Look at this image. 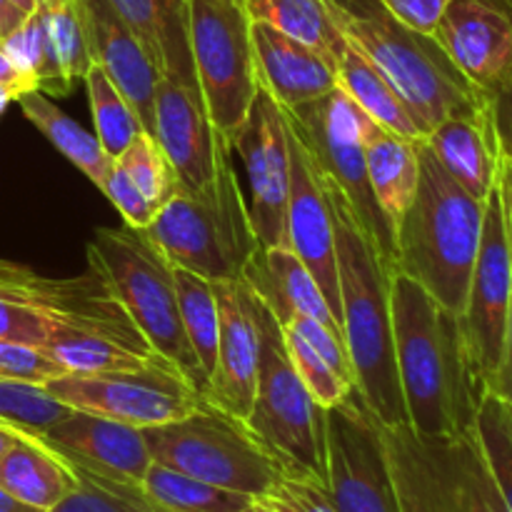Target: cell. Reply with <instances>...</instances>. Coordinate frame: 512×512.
Wrapping results in <instances>:
<instances>
[{
    "label": "cell",
    "instance_id": "obj_1",
    "mask_svg": "<svg viewBox=\"0 0 512 512\" xmlns=\"http://www.w3.org/2000/svg\"><path fill=\"white\" fill-rule=\"evenodd\" d=\"M390 305L408 425L423 438L473 433L488 390L470 358L460 315L403 273H393Z\"/></svg>",
    "mask_w": 512,
    "mask_h": 512
},
{
    "label": "cell",
    "instance_id": "obj_2",
    "mask_svg": "<svg viewBox=\"0 0 512 512\" xmlns=\"http://www.w3.org/2000/svg\"><path fill=\"white\" fill-rule=\"evenodd\" d=\"M323 183V180H320ZM335 228L338 258L340 325L355 375V390L385 428L408 425L398 363H395L393 305L390 283L393 270L385 265L373 240L355 218L343 193L325 185Z\"/></svg>",
    "mask_w": 512,
    "mask_h": 512
},
{
    "label": "cell",
    "instance_id": "obj_3",
    "mask_svg": "<svg viewBox=\"0 0 512 512\" xmlns=\"http://www.w3.org/2000/svg\"><path fill=\"white\" fill-rule=\"evenodd\" d=\"M483 220L485 200L455 183L420 138L418 190L395 228L393 273L408 275L443 308L463 315Z\"/></svg>",
    "mask_w": 512,
    "mask_h": 512
},
{
    "label": "cell",
    "instance_id": "obj_4",
    "mask_svg": "<svg viewBox=\"0 0 512 512\" xmlns=\"http://www.w3.org/2000/svg\"><path fill=\"white\" fill-rule=\"evenodd\" d=\"M345 40L368 58L405 100L423 133L445 118L488 103L438 40L395 18L383 0H320Z\"/></svg>",
    "mask_w": 512,
    "mask_h": 512
},
{
    "label": "cell",
    "instance_id": "obj_5",
    "mask_svg": "<svg viewBox=\"0 0 512 512\" xmlns=\"http://www.w3.org/2000/svg\"><path fill=\"white\" fill-rule=\"evenodd\" d=\"M143 233L175 268L213 283L243 280L245 265L263 248L255 238L248 198L233 168L230 140L220 145L213 180L198 193L178 190Z\"/></svg>",
    "mask_w": 512,
    "mask_h": 512
},
{
    "label": "cell",
    "instance_id": "obj_6",
    "mask_svg": "<svg viewBox=\"0 0 512 512\" xmlns=\"http://www.w3.org/2000/svg\"><path fill=\"white\" fill-rule=\"evenodd\" d=\"M248 295L258 330V385L245 428L283 475L325 485V408L300 380L273 310L250 288Z\"/></svg>",
    "mask_w": 512,
    "mask_h": 512
},
{
    "label": "cell",
    "instance_id": "obj_7",
    "mask_svg": "<svg viewBox=\"0 0 512 512\" xmlns=\"http://www.w3.org/2000/svg\"><path fill=\"white\" fill-rule=\"evenodd\" d=\"M88 268L103 278L145 343L203 395L208 378L185 335L173 265L155 250L143 230L128 225L95 230L88 240Z\"/></svg>",
    "mask_w": 512,
    "mask_h": 512
},
{
    "label": "cell",
    "instance_id": "obj_8",
    "mask_svg": "<svg viewBox=\"0 0 512 512\" xmlns=\"http://www.w3.org/2000/svg\"><path fill=\"white\" fill-rule=\"evenodd\" d=\"M65 330H95L153 350L93 268L53 280L0 260V338L45 348Z\"/></svg>",
    "mask_w": 512,
    "mask_h": 512
},
{
    "label": "cell",
    "instance_id": "obj_9",
    "mask_svg": "<svg viewBox=\"0 0 512 512\" xmlns=\"http://www.w3.org/2000/svg\"><path fill=\"white\" fill-rule=\"evenodd\" d=\"M280 110H283L290 133L313 158L320 180L343 193L360 228L368 233L380 258L393 270V225L375 203L368 180V165H365V135L378 123L338 85L313 103Z\"/></svg>",
    "mask_w": 512,
    "mask_h": 512
},
{
    "label": "cell",
    "instance_id": "obj_10",
    "mask_svg": "<svg viewBox=\"0 0 512 512\" xmlns=\"http://www.w3.org/2000/svg\"><path fill=\"white\" fill-rule=\"evenodd\" d=\"M143 438L153 463L248 498H263L283 478L243 420L213 408L205 398L185 418L143 428Z\"/></svg>",
    "mask_w": 512,
    "mask_h": 512
},
{
    "label": "cell",
    "instance_id": "obj_11",
    "mask_svg": "<svg viewBox=\"0 0 512 512\" xmlns=\"http://www.w3.org/2000/svg\"><path fill=\"white\" fill-rule=\"evenodd\" d=\"M385 443L403 512H508L475 430L423 438L400 425L385 428Z\"/></svg>",
    "mask_w": 512,
    "mask_h": 512
},
{
    "label": "cell",
    "instance_id": "obj_12",
    "mask_svg": "<svg viewBox=\"0 0 512 512\" xmlns=\"http://www.w3.org/2000/svg\"><path fill=\"white\" fill-rule=\"evenodd\" d=\"M188 43L205 110L230 140L260 88L245 0H188Z\"/></svg>",
    "mask_w": 512,
    "mask_h": 512
},
{
    "label": "cell",
    "instance_id": "obj_13",
    "mask_svg": "<svg viewBox=\"0 0 512 512\" xmlns=\"http://www.w3.org/2000/svg\"><path fill=\"white\" fill-rule=\"evenodd\" d=\"M325 490L338 512H403L385 428L358 390L325 410Z\"/></svg>",
    "mask_w": 512,
    "mask_h": 512
},
{
    "label": "cell",
    "instance_id": "obj_14",
    "mask_svg": "<svg viewBox=\"0 0 512 512\" xmlns=\"http://www.w3.org/2000/svg\"><path fill=\"white\" fill-rule=\"evenodd\" d=\"M43 388L68 408L140 430L185 418L203 403L200 390L165 360L118 373H65L43 383Z\"/></svg>",
    "mask_w": 512,
    "mask_h": 512
},
{
    "label": "cell",
    "instance_id": "obj_15",
    "mask_svg": "<svg viewBox=\"0 0 512 512\" xmlns=\"http://www.w3.org/2000/svg\"><path fill=\"white\" fill-rule=\"evenodd\" d=\"M248 180V210L260 248L285 245V213L290 193L288 125L280 105L258 88L250 113L230 138Z\"/></svg>",
    "mask_w": 512,
    "mask_h": 512
},
{
    "label": "cell",
    "instance_id": "obj_16",
    "mask_svg": "<svg viewBox=\"0 0 512 512\" xmlns=\"http://www.w3.org/2000/svg\"><path fill=\"white\" fill-rule=\"evenodd\" d=\"M510 303L512 260L508 235H505L503 203H500V190L495 183L485 200L483 240H480L478 260H475L473 278H470L465 310L460 315L470 358H473L480 380L485 383V390H488V383L493 380L500 355H503Z\"/></svg>",
    "mask_w": 512,
    "mask_h": 512
},
{
    "label": "cell",
    "instance_id": "obj_17",
    "mask_svg": "<svg viewBox=\"0 0 512 512\" xmlns=\"http://www.w3.org/2000/svg\"><path fill=\"white\" fill-rule=\"evenodd\" d=\"M470 85L493 98L512 78V10L503 0H450L433 30Z\"/></svg>",
    "mask_w": 512,
    "mask_h": 512
},
{
    "label": "cell",
    "instance_id": "obj_18",
    "mask_svg": "<svg viewBox=\"0 0 512 512\" xmlns=\"http://www.w3.org/2000/svg\"><path fill=\"white\" fill-rule=\"evenodd\" d=\"M178 173L180 190L198 193L213 180L223 133L205 110L198 78L160 73L155 85V133Z\"/></svg>",
    "mask_w": 512,
    "mask_h": 512
},
{
    "label": "cell",
    "instance_id": "obj_19",
    "mask_svg": "<svg viewBox=\"0 0 512 512\" xmlns=\"http://www.w3.org/2000/svg\"><path fill=\"white\" fill-rule=\"evenodd\" d=\"M40 440L70 468L108 483L140 488L153 465L143 430L85 410H70L63 420L50 425Z\"/></svg>",
    "mask_w": 512,
    "mask_h": 512
},
{
    "label": "cell",
    "instance_id": "obj_20",
    "mask_svg": "<svg viewBox=\"0 0 512 512\" xmlns=\"http://www.w3.org/2000/svg\"><path fill=\"white\" fill-rule=\"evenodd\" d=\"M288 125V123H285ZM290 193L288 213H285V248L293 250L315 283L323 288L330 308L340 323V285L338 258H335V228L333 210L325 195L313 158L290 133ZM343 328V325H340Z\"/></svg>",
    "mask_w": 512,
    "mask_h": 512
},
{
    "label": "cell",
    "instance_id": "obj_21",
    "mask_svg": "<svg viewBox=\"0 0 512 512\" xmlns=\"http://www.w3.org/2000/svg\"><path fill=\"white\" fill-rule=\"evenodd\" d=\"M213 285L220 310V340L203 398L213 408L245 423L258 385V330L250 310L248 285L245 280H223Z\"/></svg>",
    "mask_w": 512,
    "mask_h": 512
},
{
    "label": "cell",
    "instance_id": "obj_22",
    "mask_svg": "<svg viewBox=\"0 0 512 512\" xmlns=\"http://www.w3.org/2000/svg\"><path fill=\"white\" fill-rule=\"evenodd\" d=\"M93 63L103 68L138 115L145 133H155V85L160 70L108 0H83Z\"/></svg>",
    "mask_w": 512,
    "mask_h": 512
},
{
    "label": "cell",
    "instance_id": "obj_23",
    "mask_svg": "<svg viewBox=\"0 0 512 512\" xmlns=\"http://www.w3.org/2000/svg\"><path fill=\"white\" fill-rule=\"evenodd\" d=\"M258 85L280 108L313 103L338 85L335 65L320 50L253 20Z\"/></svg>",
    "mask_w": 512,
    "mask_h": 512
},
{
    "label": "cell",
    "instance_id": "obj_24",
    "mask_svg": "<svg viewBox=\"0 0 512 512\" xmlns=\"http://www.w3.org/2000/svg\"><path fill=\"white\" fill-rule=\"evenodd\" d=\"M425 143L455 183L463 185L478 200H488L500 170L490 100L445 118L425 135Z\"/></svg>",
    "mask_w": 512,
    "mask_h": 512
},
{
    "label": "cell",
    "instance_id": "obj_25",
    "mask_svg": "<svg viewBox=\"0 0 512 512\" xmlns=\"http://www.w3.org/2000/svg\"><path fill=\"white\" fill-rule=\"evenodd\" d=\"M243 280L273 310L280 325L300 315V318L318 320L343 335L323 288L315 283L303 260L285 245L258 250L245 265Z\"/></svg>",
    "mask_w": 512,
    "mask_h": 512
},
{
    "label": "cell",
    "instance_id": "obj_26",
    "mask_svg": "<svg viewBox=\"0 0 512 512\" xmlns=\"http://www.w3.org/2000/svg\"><path fill=\"white\" fill-rule=\"evenodd\" d=\"M160 73L195 75L188 43V0H108Z\"/></svg>",
    "mask_w": 512,
    "mask_h": 512
},
{
    "label": "cell",
    "instance_id": "obj_27",
    "mask_svg": "<svg viewBox=\"0 0 512 512\" xmlns=\"http://www.w3.org/2000/svg\"><path fill=\"white\" fill-rule=\"evenodd\" d=\"M363 145L370 190L395 233L418 190L420 138H405L383 125H375L365 135Z\"/></svg>",
    "mask_w": 512,
    "mask_h": 512
},
{
    "label": "cell",
    "instance_id": "obj_28",
    "mask_svg": "<svg viewBox=\"0 0 512 512\" xmlns=\"http://www.w3.org/2000/svg\"><path fill=\"white\" fill-rule=\"evenodd\" d=\"M75 485L73 468L40 438H18L0 458V488L30 508L50 512Z\"/></svg>",
    "mask_w": 512,
    "mask_h": 512
},
{
    "label": "cell",
    "instance_id": "obj_29",
    "mask_svg": "<svg viewBox=\"0 0 512 512\" xmlns=\"http://www.w3.org/2000/svg\"><path fill=\"white\" fill-rule=\"evenodd\" d=\"M35 10L48 40V73L40 90L65 95L93 68L83 0H38Z\"/></svg>",
    "mask_w": 512,
    "mask_h": 512
},
{
    "label": "cell",
    "instance_id": "obj_30",
    "mask_svg": "<svg viewBox=\"0 0 512 512\" xmlns=\"http://www.w3.org/2000/svg\"><path fill=\"white\" fill-rule=\"evenodd\" d=\"M335 80H338V88L348 98H353L378 125L405 135V138H425L423 128L410 113L405 100L395 93L383 73L368 58H363L348 40L335 55Z\"/></svg>",
    "mask_w": 512,
    "mask_h": 512
},
{
    "label": "cell",
    "instance_id": "obj_31",
    "mask_svg": "<svg viewBox=\"0 0 512 512\" xmlns=\"http://www.w3.org/2000/svg\"><path fill=\"white\" fill-rule=\"evenodd\" d=\"M15 103L20 105L25 118L55 145L58 153L68 163H73L95 188H100L110 165H113V158L103 150L98 135L85 130L78 120H73L65 110H60L43 90L23 93Z\"/></svg>",
    "mask_w": 512,
    "mask_h": 512
},
{
    "label": "cell",
    "instance_id": "obj_32",
    "mask_svg": "<svg viewBox=\"0 0 512 512\" xmlns=\"http://www.w3.org/2000/svg\"><path fill=\"white\" fill-rule=\"evenodd\" d=\"M43 350L65 373L75 375L140 370L145 365L163 360L155 350L138 348V345L125 343L115 335L95 333V330H65Z\"/></svg>",
    "mask_w": 512,
    "mask_h": 512
},
{
    "label": "cell",
    "instance_id": "obj_33",
    "mask_svg": "<svg viewBox=\"0 0 512 512\" xmlns=\"http://www.w3.org/2000/svg\"><path fill=\"white\" fill-rule=\"evenodd\" d=\"M140 490L163 512H240L253 500L243 493L195 480L160 463L150 465Z\"/></svg>",
    "mask_w": 512,
    "mask_h": 512
},
{
    "label": "cell",
    "instance_id": "obj_34",
    "mask_svg": "<svg viewBox=\"0 0 512 512\" xmlns=\"http://www.w3.org/2000/svg\"><path fill=\"white\" fill-rule=\"evenodd\" d=\"M250 18L273 25L280 33L320 50L335 65L345 38L320 0H245Z\"/></svg>",
    "mask_w": 512,
    "mask_h": 512
},
{
    "label": "cell",
    "instance_id": "obj_35",
    "mask_svg": "<svg viewBox=\"0 0 512 512\" xmlns=\"http://www.w3.org/2000/svg\"><path fill=\"white\" fill-rule=\"evenodd\" d=\"M175 290H178L180 318H183L185 335L203 368L205 378H210L218 358V340H220V310L218 298H215L213 280L195 275L190 270L175 268L173 265Z\"/></svg>",
    "mask_w": 512,
    "mask_h": 512
},
{
    "label": "cell",
    "instance_id": "obj_36",
    "mask_svg": "<svg viewBox=\"0 0 512 512\" xmlns=\"http://www.w3.org/2000/svg\"><path fill=\"white\" fill-rule=\"evenodd\" d=\"M83 83L88 88L95 135H98L100 145L110 158H120V153L133 143L135 135L143 133V125L100 65L93 63V68L85 73Z\"/></svg>",
    "mask_w": 512,
    "mask_h": 512
},
{
    "label": "cell",
    "instance_id": "obj_37",
    "mask_svg": "<svg viewBox=\"0 0 512 512\" xmlns=\"http://www.w3.org/2000/svg\"><path fill=\"white\" fill-rule=\"evenodd\" d=\"M73 408L55 400L43 385L0 375V423L40 438L50 425L63 420Z\"/></svg>",
    "mask_w": 512,
    "mask_h": 512
},
{
    "label": "cell",
    "instance_id": "obj_38",
    "mask_svg": "<svg viewBox=\"0 0 512 512\" xmlns=\"http://www.w3.org/2000/svg\"><path fill=\"white\" fill-rule=\"evenodd\" d=\"M475 435L505 510L512 512V410L503 400L490 393L483 395L475 418Z\"/></svg>",
    "mask_w": 512,
    "mask_h": 512
},
{
    "label": "cell",
    "instance_id": "obj_39",
    "mask_svg": "<svg viewBox=\"0 0 512 512\" xmlns=\"http://www.w3.org/2000/svg\"><path fill=\"white\" fill-rule=\"evenodd\" d=\"M118 160L123 165L125 173L133 178V183L138 185L140 193L145 195L150 205L158 213L170 198L180 190L178 173H175L173 163L168 160L165 150L160 148L158 140L150 133H138L133 138V143L120 153Z\"/></svg>",
    "mask_w": 512,
    "mask_h": 512
},
{
    "label": "cell",
    "instance_id": "obj_40",
    "mask_svg": "<svg viewBox=\"0 0 512 512\" xmlns=\"http://www.w3.org/2000/svg\"><path fill=\"white\" fill-rule=\"evenodd\" d=\"M73 473L78 478V485L50 512H163L145 498L140 488L108 483V480H100L75 468Z\"/></svg>",
    "mask_w": 512,
    "mask_h": 512
},
{
    "label": "cell",
    "instance_id": "obj_41",
    "mask_svg": "<svg viewBox=\"0 0 512 512\" xmlns=\"http://www.w3.org/2000/svg\"><path fill=\"white\" fill-rule=\"evenodd\" d=\"M285 335V348H288L290 360H293L295 370H298L300 380L308 388V393L313 395L315 403L320 408H333V405L343 403L350 393L355 390L353 383H348L345 378H340L333 368H330L328 360L308 343L300 333H295L293 328H283Z\"/></svg>",
    "mask_w": 512,
    "mask_h": 512
},
{
    "label": "cell",
    "instance_id": "obj_42",
    "mask_svg": "<svg viewBox=\"0 0 512 512\" xmlns=\"http://www.w3.org/2000/svg\"><path fill=\"white\" fill-rule=\"evenodd\" d=\"M0 48L18 68V73L33 80L40 90L45 73H48V40H45V28L38 10H33L8 38L0 40Z\"/></svg>",
    "mask_w": 512,
    "mask_h": 512
},
{
    "label": "cell",
    "instance_id": "obj_43",
    "mask_svg": "<svg viewBox=\"0 0 512 512\" xmlns=\"http://www.w3.org/2000/svg\"><path fill=\"white\" fill-rule=\"evenodd\" d=\"M98 190L115 205V208H118V213L123 215L128 228L145 230L153 223L155 215H158L118 160H113V165H110L108 175H105V180L100 183Z\"/></svg>",
    "mask_w": 512,
    "mask_h": 512
},
{
    "label": "cell",
    "instance_id": "obj_44",
    "mask_svg": "<svg viewBox=\"0 0 512 512\" xmlns=\"http://www.w3.org/2000/svg\"><path fill=\"white\" fill-rule=\"evenodd\" d=\"M0 375L43 385L65 375V370L43 348L0 338Z\"/></svg>",
    "mask_w": 512,
    "mask_h": 512
},
{
    "label": "cell",
    "instance_id": "obj_45",
    "mask_svg": "<svg viewBox=\"0 0 512 512\" xmlns=\"http://www.w3.org/2000/svg\"><path fill=\"white\" fill-rule=\"evenodd\" d=\"M260 500L275 512H338L325 485L290 475H283Z\"/></svg>",
    "mask_w": 512,
    "mask_h": 512
},
{
    "label": "cell",
    "instance_id": "obj_46",
    "mask_svg": "<svg viewBox=\"0 0 512 512\" xmlns=\"http://www.w3.org/2000/svg\"><path fill=\"white\" fill-rule=\"evenodd\" d=\"M448 3L450 0H383V5L395 18H400L418 33L428 35H433L435 25H438Z\"/></svg>",
    "mask_w": 512,
    "mask_h": 512
},
{
    "label": "cell",
    "instance_id": "obj_47",
    "mask_svg": "<svg viewBox=\"0 0 512 512\" xmlns=\"http://www.w3.org/2000/svg\"><path fill=\"white\" fill-rule=\"evenodd\" d=\"M490 108H493V125L500 155L512 160V78L503 90H498L490 98Z\"/></svg>",
    "mask_w": 512,
    "mask_h": 512
},
{
    "label": "cell",
    "instance_id": "obj_48",
    "mask_svg": "<svg viewBox=\"0 0 512 512\" xmlns=\"http://www.w3.org/2000/svg\"><path fill=\"white\" fill-rule=\"evenodd\" d=\"M488 393L495 395L498 400H503V403L512 410V303H510L508 330H505L503 355H500V363L498 368H495L493 380L488 383Z\"/></svg>",
    "mask_w": 512,
    "mask_h": 512
},
{
    "label": "cell",
    "instance_id": "obj_49",
    "mask_svg": "<svg viewBox=\"0 0 512 512\" xmlns=\"http://www.w3.org/2000/svg\"><path fill=\"white\" fill-rule=\"evenodd\" d=\"M498 190H500V203H503L505 235H508V248H510V260H512V160L503 158V155H500Z\"/></svg>",
    "mask_w": 512,
    "mask_h": 512
},
{
    "label": "cell",
    "instance_id": "obj_50",
    "mask_svg": "<svg viewBox=\"0 0 512 512\" xmlns=\"http://www.w3.org/2000/svg\"><path fill=\"white\" fill-rule=\"evenodd\" d=\"M0 85H5V88L13 90L18 98L23 93H30V90H38V85H35L33 80L18 73V68L10 63V58L3 53V48H0Z\"/></svg>",
    "mask_w": 512,
    "mask_h": 512
},
{
    "label": "cell",
    "instance_id": "obj_51",
    "mask_svg": "<svg viewBox=\"0 0 512 512\" xmlns=\"http://www.w3.org/2000/svg\"><path fill=\"white\" fill-rule=\"evenodd\" d=\"M28 18V13H23L20 8H15L10 0H0V40L8 38L15 28H18L23 20Z\"/></svg>",
    "mask_w": 512,
    "mask_h": 512
},
{
    "label": "cell",
    "instance_id": "obj_52",
    "mask_svg": "<svg viewBox=\"0 0 512 512\" xmlns=\"http://www.w3.org/2000/svg\"><path fill=\"white\" fill-rule=\"evenodd\" d=\"M0 512H43V510L30 508V505L20 503V500L13 498V495H10L8 490L0 488Z\"/></svg>",
    "mask_w": 512,
    "mask_h": 512
},
{
    "label": "cell",
    "instance_id": "obj_53",
    "mask_svg": "<svg viewBox=\"0 0 512 512\" xmlns=\"http://www.w3.org/2000/svg\"><path fill=\"white\" fill-rule=\"evenodd\" d=\"M18 438H25V433H20V430L10 428V425L0 423V458H3L5 450H8L10 445H13ZM28 438H30V435H28Z\"/></svg>",
    "mask_w": 512,
    "mask_h": 512
},
{
    "label": "cell",
    "instance_id": "obj_54",
    "mask_svg": "<svg viewBox=\"0 0 512 512\" xmlns=\"http://www.w3.org/2000/svg\"><path fill=\"white\" fill-rule=\"evenodd\" d=\"M13 100H18V95L10 88H5V85H0V115H3V110L8 108V103H13Z\"/></svg>",
    "mask_w": 512,
    "mask_h": 512
},
{
    "label": "cell",
    "instance_id": "obj_55",
    "mask_svg": "<svg viewBox=\"0 0 512 512\" xmlns=\"http://www.w3.org/2000/svg\"><path fill=\"white\" fill-rule=\"evenodd\" d=\"M240 512H275V510L270 508V505H265L260 498H253V500H250V505H245V508Z\"/></svg>",
    "mask_w": 512,
    "mask_h": 512
},
{
    "label": "cell",
    "instance_id": "obj_56",
    "mask_svg": "<svg viewBox=\"0 0 512 512\" xmlns=\"http://www.w3.org/2000/svg\"><path fill=\"white\" fill-rule=\"evenodd\" d=\"M10 3H13L15 8L23 10V13L30 15L35 10V5H38V0H10Z\"/></svg>",
    "mask_w": 512,
    "mask_h": 512
},
{
    "label": "cell",
    "instance_id": "obj_57",
    "mask_svg": "<svg viewBox=\"0 0 512 512\" xmlns=\"http://www.w3.org/2000/svg\"><path fill=\"white\" fill-rule=\"evenodd\" d=\"M503 3H505V5H508V8L512 10V0H503Z\"/></svg>",
    "mask_w": 512,
    "mask_h": 512
}]
</instances>
